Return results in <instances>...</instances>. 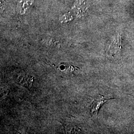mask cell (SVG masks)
Instances as JSON below:
<instances>
[{"mask_svg": "<svg viewBox=\"0 0 134 134\" xmlns=\"http://www.w3.org/2000/svg\"><path fill=\"white\" fill-rule=\"evenodd\" d=\"M122 43V37L121 35H117L113 38L108 45L106 52L108 55L114 56L121 50Z\"/></svg>", "mask_w": 134, "mask_h": 134, "instance_id": "cell-1", "label": "cell"}, {"mask_svg": "<svg viewBox=\"0 0 134 134\" xmlns=\"http://www.w3.org/2000/svg\"><path fill=\"white\" fill-rule=\"evenodd\" d=\"M110 99V98H107L104 96H97L91 103V112L93 114H97L99 109L106 101Z\"/></svg>", "mask_w": 134, "mask_h": 134, "instance_id": "cell-2", "label": "cell"}]
</instances>
